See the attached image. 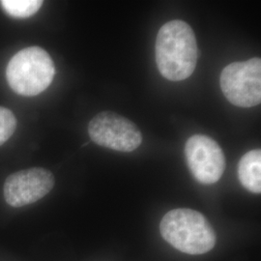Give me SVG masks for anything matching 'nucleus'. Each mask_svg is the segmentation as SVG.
<instances>
[{
    "label": "nucleus",
    "mask_w": 261,
    "mask_h": 261,
    "mask_svg": "<svg viewBox=\"0 0 261 261\" xmlns=\"http://www.w3.org/2000/svg\"><path fill=\"white\" fill-rule=\"evenodd\" d=\"M17 128V119L8 109L0 107V146L13 136Z\"/></svg>",
    "instance_id": "obj_10"
},
{
    "label": "nucleus",
    "mask_w": 261,
    "mask_h": 261,
    "mask_svg": "<svg viewBox=\"0 0 261 261\" xmlns=\"http://www.w3.org/2000/svg\"><path fill=\"white\" fill-rule=\"evenodd\" d=\"M0 5L13 18L25 19L35 15L43 5L41 0H1Z\"/></svg>",
    "instance_id": "obj_9"
},
{
    "label": "nucleus",
    "mask_w": 261,
    "mask_h": 261,
    "mask_svg": "<svg viewBox=\"0 0 261 261\" xmlns=\"http://www.w3.org/2000/svg\"><path fill=\"white\" fill-rule=\"evenodd\" d=\"M187 165L193 176L205 185L218 182L224 174L225 157L217 141L204 135H195L185 145Z\"/></svg>",
    "instance_id": "obj_6"
},
{
    "label": "nucleus",
    "mask_w": 261,
    "mask_h": 261,
    "mask_svg": "<svg viewBox=\"0 0 261 261\" xmlns=\"http://www.w3.org/2000/svg\"><path fill=\"white\" fill-rule=\"evenodd\" d=\"M242 186L253 194L261 193V151L252 150L243 156L238 165Z\"/></svg>",
    "instance_id": "obj_8"
},
{
    "label": "nucleus",
    "mask_w": 261,
    "mask_h": 261,
    "mask_svg": "<svg viewBox=\"0 0 261 261\" xmlns=\"http://www.w3.org/2000/svg\"><path fill=\"white\" fill-rule=\"evenodd\" d=\"M88 134L96 144L120 152H132L142 142L138 126L114 112L97 114L88 125Z\"/></svg>",
    "instance_id": "obj_5"
},
{
    "label": "nucleus",
    "mask_w": 261,
    "mask_h": 261,
    "mask_svg": "<svg viewBox=\"0 0 261 261\" xmlns=\"http://www.w3.org/2000/svg\"><path fill=\"white\" fill-rule=\"evenodd\" d=\"M56 67L44 48L29 47L19 50L11 58L6 77L16 93L32 97L44 92L54 81Z\"/></svg>",
    "instance_id": "obj_3"
},
{
    "label": "nucleus",
    "mask_w": 261,
    "mask_h": 261,
    "mask_svg": "<svg viewBox=\"0 0 261 261\" xmlns=\"http://www.w3.org/2000/svg\"><path fill=\"white\" fill-rule=\"evenodd\" d=\"M55 186L53 173L42 168L15 172L7 177L3 187L5 201L12 207L29 205L44 196Z\"/></svg>",
    "instance_id": "obj_7"
},
{
    "label": "nucleus",
    "mask_w": 261,
    "mask_h": 261,
    "mask_svg": "<svg viewBox=\"0 0 261 261\" xmlns=\"http://www.w3.org/2000/svg\"><path fill=\"white\" fill-rule=\"evenodd\" d=\"M155 54L157 67L164 77L171 82L190 77L197 62L194 30L183 20L168 21L159 30Z\"/></svg>",
    "instance_id": "obj_1"
},
{
    "label": "nucleus",
    "mask_w": 261,
    "mask_h": 261,
    "mask_svg": "<svg viewBox=\"0 0 261 261\" xmlns=\"http://www.w3.org/2000/svg\"><path fill=\"white\" fill-rule=\"evenodd\" d=\"M160 231L173 248L189 254H202L216 244L212 225L201 213L187 208L168 212L162 219Z\"/></svg>",
    "instance_id": "obj_2"
},
{
    "label": "nucleus",
    "mask_w": 261,
    "mask_h": 261,
    "mask_svg": "<svg viewBox=\"0 0 261 261\" xmlns=\"http://www.w3.org/2000/svg\"><path fill=\"white\" fill-rule=\"evenodd\" d=\"M220 84L224 97L240 108H252L261 102V60L254 57L224 67Z\"/></svg>",
    "instance_id": "obj_4"
}]
</instances>
